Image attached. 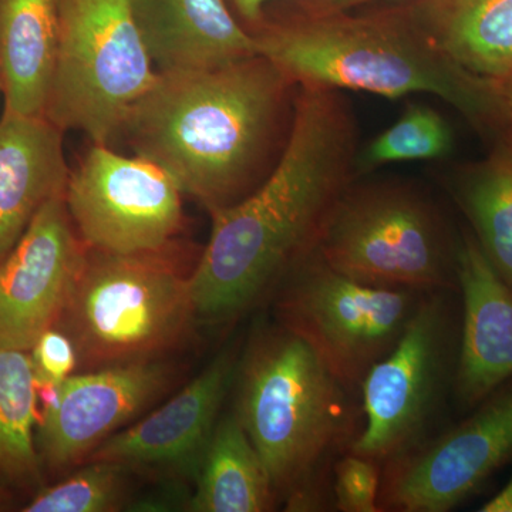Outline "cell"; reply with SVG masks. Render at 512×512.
<instances>
[{"label": "cell", "mask_w": 512, "mask_h": 512, "mask_svg": "<svg viewBox=\"0 0 512 512\" xmlns=\"http://www.w3.org/2000/svg\"><path fill=\"white\" fill-rule=\"evenodd\" d=\"M377 0H302L303 15H330L348 12L356 6Z\"/></svg>", "instance_id": "obj_29"}, {"label": "cell", "mask_w": 512, "mask_h": 512, "mask_svg": "<svg viewBox=\"0 0 512 512\" xmlns=\"http://www.w3.org/2000/svg\"><path fill=\"white\" fill-rule=\"evenodd\" d=\"M128 471L119 464L87 461L63 481L43 487L25 512H116L128 498Z\"/></svg>", "instance_id": "obj_24"}, {"label": "cell", "mask_w": 512, "mask_h": 512, "mask_svg": "<svg viewBox=\"0 0 512 512\" xmlns=\"http://www.w3.org/2000/svg\"><path fill=\"white\" fill-rule=\"evenodd\" d=\"M382 464L346 451L332 467V497L342 512H380Z\"/></svg>", "instance_id": "obj_25"}, {"label": "cell", "mask_w": 512, "mask_h": 512, "mask_svg": "<svg viewBox=\"0 0 512 512\" xmlns=\"http://www.w3.org/2000/svg\"><path fill=\"white\" fill-rule=\"evenodd\" d=\"M450 190L484 255L512 289V131L498 134L487 156L458 168Z\"/></svg>", "instance_id": "obj_21"}, {"label": "cell", "mask_w": 512, "mask_h": 512, "mask_svg": "<svg viewBox=\"0 0 512 512\" xmlns=\"http://www.w3.org/2000/svg\"><path fill=\"white\" fill-rule=\"evenodd\" d=\"M36 384H59L79 372V356L72 339L59 328H50L29 350Z\"/></svg>", "instance_id": "obj_26"}, {"label": "cell", "mask_w": 512, "mask_h": 512, "mask_svg": "<svg viewBox=\"0 0 512 512\" xmlns=\"http://www.w3.org/2000/svg\"><path fill=\"white\" fill-rule=\"evenodd\" d=\"M227 2L235 16L241 20L242 25L252 33L264 23L265 8L275 0H227Z\"/></svg>", "instance_id": "obj_27"}, {"label": "cell", "mask_w": 512, "mask_h": 512, "mask_svg": "<svg viewBox=\"0 0 512 512\" xmlns=\"http://www.w3.org/2000/svg\"><path fill=\"white\" fill-rule=\"evenodd\" d=\"M168 359L77 372L60 383L55 402L37 423V450L55 473L73 470L113 434L138 419L177 380Z\"/></svg>", "instance_id": "obj_12"}, {"label": "cell", "mask_w": 512, "mask_h": 512, "mask_svg": "<svg viewBox=\"0 0 512 512\" xmlns=\"http://www.w3.org/2000/svg\"><path fill=\"white\" fill-rule=\"evenodd\" d=\"M480 512H512V477L500 493L480 508Z\"/></svg>", "instance_id": "obj_30"}, {"label": "cell", "mask_w": 512, "mask_h": 512, "mask_svg": "<svg viewBox=\"0 0 512 512\" xmlns=\"http://www.w3.org/2000/svg\"><path fill=\"white\" fill-rule=\"evenodd\" d=\"M424 292L363 284L312 252L272 295L276 319L355 392L402 338Z\"/></svg>", "instance_id": "obj_8"}, {"label": "cell", "mask_w": 512, "mask_h": 512, "mask_svg": "<svg viewBox=\"0 0 512 512\" xmlns=\"http://www.w3.org/2000/svg\"><path fill=\"white\" fill-rule=\"evenodd\" d=\"M134 0H60V39L45 117L93 144L121 133L156 83Z\"/></svg>", "instance_id": "obj_7"}, {"label": "cell", "mask_w": 512, "mask_h": 512, "mask_svg": "<svg viewBox=\"0 0 512 512\" xmlns=\"http://www.w3.org/2000/svg\"><path fill=\"white\" fill-rule=\"evenodd\" d=\"M359 127L340 90L299 84L291 133L274 170L248 197L212 212L210 241L195 262L198 323L228 325L272 298L318 248L357 177Z\"/></svg>", "instance_id": "obj_1"}, {"label": "cell", "mask_w": 512, "mask_h": 512, "mask_svg": "<svg viewBox=\"0 0 512 512\" xmlns=\"http://www.w3.org/2000/svg\"><path fill=\"white\" fill-rule=\"evenodd\" d=\"M498 116L504 131H512V72L490 80Z\"/></svg>", "instance_id": "obj_28"}, {"label": "cell", "mask_w": 512, "mask_h": 512, "mask_svg": "<svg viewBox=\"0 0 512 512\" xmlns=\"http://www.w3.org/2000/svg\"><path fill=\"white\" fill-rule=\"evenodd\" d=\"M192 269L174 245L136 254L87 248L56 323L72 339L79 372L168 359L180 349L198 325Z\"/></svg>", "instance_id": "obj_5"}, {"label": "cell", "mask_w": 512, "mask_h": 512, "mask_svg": "<svg viewBox=\"0 0 512 512\" xmlns=\"http://www.w3.org/2000/svg\"><path fill=\"white\" fill-rule=\"evenodd\" d=\"M60 39V0H0L5 111L45 116Z\"/></svg>", "instance_id": "obj_18"}, {"label": "cell", "mask_w": 512, "mask_h": 512, "mask_svg": "<svg viewBox=\"0 0 512 512\" xmlns=\"http://www.w3.org/2000/svg\"><path fill=\"white\" fill-rule=\"evenodd\" d=\"M194 481L185 511L266 512L279 503L264 461L235 412L218 420Z\"/></svg>", "instance_id": "obj_20"}, {"label": "cell", "mask_w": 512, "mask_h": 512, "mask_svg": "<svg viewBox=\"0 0 512 512\" xmlns=\"http://www.w3.org/2000/svg\"><path fill=\"white\" fill-rule=\"evenodd\" d=\"M64 195L47 202L0 259V346L29 352L55 328L86 254Z\"/></svg>", "instance_id": "obj_13"}, {"label": "cell", "mask_w": 512, "mask_h": 512, "mask_svg": "<svg viewBox=\"0 0 512 512\" xmlns=\"http://www.w3.org/2000/svg\"><path fill=\"white\" fill-rule=\"evenodd\" d=\"M400 12L466 72H512V0H414Z\"/></svg>", "instance_id": "obj_19"}, {"label": "cell", "mask_w": 512, "mask_h": 512, "mask_svg": "<svg viewBox=\"0 0 512 512\" xmlns=\"http://www.w3.org/2000/svg\"><path fill=\"white\" fill-rule=\"evenodd\" d=\"M37 406L29 352L0 346V501L42 488Z\"/></svg>", "instance_id": "obj_22"}, {"label": "cell", "mask_w": 512, "mask_h": 512, "mask_svg": "<svg viewBox=\"0 0 512 512\" xmlns=\"http://www.w3.org/2000/svg\"><path fill=\"white\" fill-rule=\"evenodd\" d=\"M453 128L429 104H407L396 123L373 138L357 154V175L383 165L443 160L454 151Z\"/></svg>", "instance_id": "obj_23"}, {"label": "cell", "mask_w": 512, "mask_h": 512, "mask_svg": "<svg viewBox=\"0 0 512 512\" xmlns=\"http://www.w3.org/2000/svg\"><path fill=\"white\" fill-rule=\"evenodd\" d=\"M235 414L286 511L320 510L329 461L359 431L349 390L298 335L259 326L238 360Z\"/></svg>", "instance_id": "obj_4"}, {"label": "cell", "mask_w": 512, "mask_h": 512, "mask_svg": "<svg viewBox=\"0 0 512 512\" xmlns=\"http://www.w3.org/2000/svg\"><path fill=\"white\" fill-rule=\"evenodd\" d=\"M298 84L264 55L158 73L124 124L138 157L163 168L210 212L248 197L291 133Z\"/></svg>", "instance_id": "obj_2"}, {"label": "cell", "mask_w": 512, "mask_h": 512, "mask_svg": "<svg viewBox=\"0 0 512 512\" xmlns=\"http://www.w3.org/2000/svg\"><path fill=\"white\" fill-rule=\"evenodd\" d=\"M134 15L158 73L217 69L259 55L227 0H134Z\"/></svg>", "instance_id": "obj_16"}, {"label": "cell", "mask_w": 512, "mask_h": 512, "mask_svg": "<svg viewBox=\"0 0 512 512\" xmlns=\"http://www.w3.org/2000/svg\"><path fill=\"white\" fill-rule=\"evenodd\" d=\"M457 248L440 211L403 183L350 185L320 237L318 254L367 285L457 291Z\"/></svg>", "instance_id": "obj_6"}, {"label": "cell", "mask_w": 512, "mask_h": 512, "mask_svg": "<svg viewBox=\"0 0 512 512\" xmlns=\"http://www.w3.org/2000/svg\"><path fill=\"white\" fill-rule=\"evenodd\" d=\"M259 53L296 84L402 99L431 94L483 133L498 136L493 87L454 63L402 12L298 15L252 32Z\"/></svg>", "instance_id": "obj_3"}, {"label": "cell", "mask_w": 512, "mask_h": 512, "mask_svg": "<svg viewBox=\"0 0 512 512\" xmlns=\"http://www.w3.org/2000/svg\"><path fill=\"white\" fill-rule=\"evenodd\" d=\"M183 191L163 168L93 144L70 171L64 201L87 248L111 254L160 251L184 224Z\"/></svg>", "instance_id": "obj_10"}, {"label": "cell", "mask_w": 512, "mask_h": 512, "mask_svg": "<svg viewBox=\"0 0 512 512\" xmlns=\"http://www.w3.org/2000/svg\"><path fill=\"white\" fill-rule=\"evenodd\" d=\"M466 417L383 464L380 511L448 512L512 457V379Z\"/></svg>", "instance_id": "obj_11"}, {"label": "cell", "mask_w": 512, "mask_h": 512, "mask_svg": "<svg viewBox=\"0 0 512 512\" xmlns=\"http://www.w3.org/2000/svg\"><path fill=\"white\" fill-rule=\"evenodd\" d=\"M457 291L463 311L453 399L470 412L512 379V289L470 232L458 241Z\"/></svg>", "instance_id": "obj_15"}, {"label": "cell", "mask_w": 512, "mask_h": 512, "mask_svg": "<svg viewBox=\"0 0 512 512\" xmlns=\"http://www.w3.org/2000/svg\"><path fill=\"white\" fill-rule=\"evenodd\" d=\"M70 170L63 130L45 116L3 111L0 119V259L25 234L37 212L64 195Z\"/></svg>", "instance_id": "obj_17"}, {"label": "cell", "mask_w": 512, "mask_h": 512, "mask_svg": "<svg viewBox=\"0 0 512 512\" xmlns=\"http://www.w3.org/2000/svg\"><path fill=\"white\" fill-rule=\"evenodd\" d=\"M239 357L227 348L153 413L113 434L87 461L195 478L202 454L234 386Z\"/></svg>", "instance_id": "obj_14"}, {"label": "cell", "mask_w": 512, "mask_h": 512, "mask_svg": "<svg viewBox=\"0 0 512 512\" xmlns=\"http://www.w3.org/2000/svg\"><path fill=\"white\" fill-rule=\"evenodd\" d=\"M453 292H424L402 338L363 379V427L350 453L383 466L426 439L453 394L460 335Z\"/></svg>", "instance_id": "obj_9"}]
</instances>
